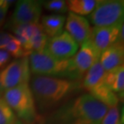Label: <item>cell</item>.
Segmentation results:
<instances>
[{"mask_svg": "<svg viewBox=\"0 0 124 124\" xmlns=\"http://www.w3.org/2000/svg\"><path fill=\"white\" fill-rule=\"evenodd\" d=\"M12 35L7 32L0 31V50H4L7 43L11 39Z\"/></svg>", "mask_w": 124, "mask_h": 124, "instance_id": "cell-24", "label": "cell"}, {"mask_svg": "<svg viewBox=\"0 0 124 124\" xmlns=\"http://www.w3.org/2000/svg\"><path fill=\"white\" fill-rule=\"evenodd\" d=\"M31 73L36 76H46L79 81L82 79L76 69L73 58L57 60L46 50L32 52L28 56Z\"/></svg>", "mask_w": 124, "mask_h": 124, "instance_id": "cell-3", "label": "cell"}, {"mask_svg": "<svg viewBox=\"0 0 124 124\" xmlns=\"http://www.w3.org/2000/svg\"><path fill=\"white\" fill-rule=\"evenodd\" d=\"M36 106L41 111L49 110L81 87L80 83L68 79L33 75L29 81Z\"/></svg>", "mask_w": 124, "mask_h": 124, "instance_id": "cell-2", "label": "cell"}, {"mask_svg": "<svg viewBox=\"0 0 124 124\" xmlns=\"http://www.w3.org/2000/svg\"><path fill=\"white\" fill-rule=\"evenodd\" d=\"M108 109L90 93H83L62 103L42 124H101Z\"/></svg>", "mask_w": 124, "mask_h": 124, "instance_id": "cell-1", "label": "cell"}, {"mask_svg": "<svg viewBox=\"0 0 124 124\" xmlns=\"http://www.w3.org/2000/svg\"><path fill=\"white\" fill-rule=\"evenodd\" d=\"M30 79L28 57L16 59L0 70V93L21 84L29 83Z\"/></svg>", "mask_w": 124, "mask_h": 124, "instance_id": "cell-6", "label": "cell"}, {"mask_svg": "<svg viewBox=\"0 0 124 124\" xmlns=\"http://www.w3.org/2000/svg\"><path fill=\"white\" fill-rule=\"evenodd\" d=\"M0 124H23L7 105L0 93Z\"/></svg>", "mask_w": 124, "mask_h": 124, "instance_id": "cell-18", "label": "cell"}, {"mask_svg": "<svg viewBox=\"0 0 124 124\" xmlns=\"http://www.w3.org/2000/svg\"><path fill=\"white\" fill-rule=\"evenodd\" d=\"M11 2V1L7 0H0V27H2L5 23V19Z\"/></svg>", "mask_w": 124, "mask_h": 124, "instance_id": "cell-23", "label": "cell"}, {"mask_svg": "<svg viewBox=\"0 0 124 124\" xmlns=\"http://www.w3.org/2000/svg\"><path fill=\"white\" fill-rule=\"evenodd\" d=\"M90 40L101 53L116 42H123V22L110 27H93Z\"/></svg>", "mask_w": 124, "mask_h": 124, "instance_id": "cell-9", "label": "cell"}, {"mask_svg": "<svg viewBox=\"0 0 124 124\" xmlns=\"http://www.w3.org/2000/svg\"><path fill=\"white\" fill-rule=\"evenodd\" d=\"M103 82L117 95L123 96L124 91V67L121 65L105 73ZM119 98V97H118Z\"/></svg>", "mask_w": 124, "mask_h": 124, "instance_id": "cell-14", "label": "cell"}, {"mask_svg": "<svg viewBox=\"0 0 124 124\" xmlns=\"http://www.w3.org/2000/svg\"><path fill=\"white\" fill-rule=\"evenodd\" d=\"M78 48V43L66 31H63L59 36L48 38L44 50L57 60H68L75 56Z\"/></svg>", "mask_w": 124, "mask_h": 124, "instance_id": "cell-8", "label": "cell"}, {"mask_svg": "<svg viewBox=\"0 0 124 124\" xmlns=\"http://www.w3.org/2000/svg\"><path fill=\"white\" fill-rule=\"evenodd\" d=\"M66 32L81 45L90 39L91 28L90 23L85 17L69 12L65 19Z\"/></svg>", "mask_w": 124, "mask_h": 124, "instance_id": "cell-11", "label": "cell"}, {"mask_svg": "<svg viewBox=\"0 0 124 124\" xmlns=\"http://www.w3.org/2000/svg\"><path fill=\"white\" fill-rule=\"evenodd\" d=\"M48 39V37L44 32L43 29L37 32L36 35H34L29 40V48L31 53L43 51L45 48Z\"/></svg>", "mask_w": 124, "mask_h": 124, "instance_id": "cell-21", "label": "cell"}, {"mask_svg": "<svg viewBox=\"0 0 124 124\" xmlns=\"http://www.w3.org/2000/svg\"><path fill=\"white\" fill-rule=\"evenodd\" d=\"M121 115H123V113L121 114V110L118 105L109 107L101 124H123V116L121 117Z\"/></svg>", "mask_w": 124, "mask_h": 124, "instance_id": "cell-20", "label": "cell"}, {"mask_svg": "<svg viewBox=\"0 0 124 124\" xmlns=\"http://www.w3.org/2000/svg\"><path fill=\"white\" fill-rule=\"evenodd\" d=\"M7 105L23 124H34L38 119L36 106L29 83L21 84L2 93Z\"/></svg>", "mask_w": 124, "mask_h": 124, "instance_id": "cell-4", "label": "cell"}, {"mask_svg": "<svg viewBox=\"0 0 124 124\" xmlns=\"http://www.w3.org/2000/svg\"><path fill=\"white\" fill-rule=\"evenodd\" d=\"M11 57V55L6 50H0V69L5 67V65L9 62Z\"/></svg>", "mask_w": 124, "mask_h": 124, "instance_id": "cell-25", "label": "cell"}, {"mask_svg": "<svg viewBox=\"0 0 124 124\" xmlns=\"http://www.w3.org/2000/svg\"><path fill=\"white\" fill-rule=\"evenodd\" d=\"M4 50H6L11 55V56H13L16 59L29 56V54L24 50L19 41L14 36H12L11 39L7 43Z\"/></svg>", "mask_w": 124, "mask_h": 124, "instance_id": "cell-19", "label": "cell"}, {"mask_svg": "<svg viewBox=\"0 0 124 124\" xmlns=\"http://www.w3.org/2000/svg\"><path fill=\"white\" fill-rule=\"evenodd\" d=\"M97 0H69L66 1L68 10L78 16H89L96 6Z\"/></svg>", "mask_w": 124, "mask_h": 124, "instance_id": "cell-17", "label": "cell"}, {"mask_svg": "<svg viewBox=\"0 0 124 124\" xmlns=\"http://www.w3.org/2000/svg\"><path fill=\"white\" fill-rule=\"evenodd\" d=\"M123 42L118 41L101 53L99 62L106 72L123 65Z\"/></svg>", "mask_w": 124, "mask_h": 124, "instance_id": "cell-12", "label": "cell"}, {"mask_svg": "<svg viewBox=\"0 0 124 124\" xmlns=\"http://www.w3.org/2000/svg\"><path fill=\"white\" fill-rule=\"evenodd\" d=\"M90 95H92L95 99L101 101L104 105L108 107H112L118 105L119 98L115 93H114L107 85H106L103 82L98 84L96 86L89 91Z\"/></svg>", "mask_w": 124, "mask_h": 124, "instance_id": "cell-15", "label": "cell"}, {"mask_svg": "<svg viewBox=\"0 0 124 124\" xmlns=\"http://www.w3.org/2000/svg\"><path fill=\"white\" fill-rule=\"evenodd\" d=\"M65 17L62 15L53 14L42 16L40 26L48 38L59 36L63 32Z\"/></svg>", "mask_w": 124, "mask_h": 124, "instance_id": "cell-13", "label": "cell"}, {"mask_svg": "<svg viewBox=\"0 0 124 124\" xmlns=\"http://www.w3.org/2000/svg\"><path fill=\"white\" fill-rule=\"evenodd\" d=\"M123 0H97L95 7L89 15V19L94 27H110L123 23Z\"/></svg>", "mask_w": 124, "mask_h": 124, "instance_id": "cell-5", "label": "cell"}, {"mask_svg": "<svg viewBox=\"0 0 124 124\" xmlns=\"http://www.w3.org/2000/svg\"><path fill=\"white\" fill-rule=\"evenodd\" d=\"M43 7L47 11L54 13H65L68 11L66 1L63 0H49L43 2Z\"/></svg>", "mask_w": 124, "mask_h": 124, "instance_id": "cell-22", "label": "cell"}, {"mask_svg": "<svg viewBox=\"0 0 124 124\" xmlns=\"http://www.w3.org/2000/svg\"><path fill=\"white\" fill-rule=\"evenodd\" d=\"M43 2L36 0H21L16 2V7L11 19L7 23V27L12 28L27 24L39 23L41 16Z\"/></svg>", "mask_w": 124, "mask_h": 124, "instance_id": "cell-7", "label": "cell"}, {"mask_svg": "<svg viewBox=\"0 0 124 124\" xmlns=\"http://www.w3.org/2000/svg\"><path fill=\"white\" fill-rule=\"evenodd\" d=\"M105 73L106 71L104 70L99 61L96 62L88 69V71L83 76L82 83L81 85V87L89 92L94 86L102 81Z\"/></svg>", "mask_w": 124, "mask_h": 124, "instance_id": "cell-16", "label": "cell"}, {"mask_svg": "<svg viewBox=\"0 0 124 124\" xmlns=\"http://www.w3.org/2000/svg\"><path fill=\"white\" fill-rule=\"evenodd\" d=\"M101 52L90 39L81 44L73 60L76 69L81 78L88 69L99 61Z\"/></svg>", "mask_w": 124, "mask_h": 124, "instance_id": "cell-10", "label": "cell"}]
</instances>
